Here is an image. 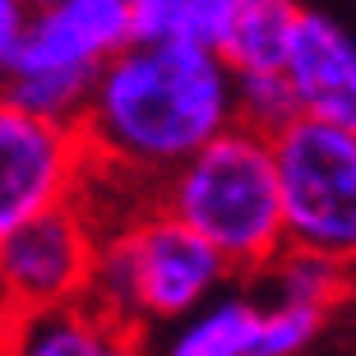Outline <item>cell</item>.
<instances>
[{
  "label": "cell",
  "instance_id": "14",
  "mask_svg": "<svg viewBox=\"0 0 356 356\" xmlns=\"http://www.w3.org/2000/svg\"><path fill=\"white\" fill-rule=\"evenodd\" d=\"M88 83L92 79H83V74H60V70H10L0 79V92L42 120L74 125L88 102Z\"/></svg>",
  "mask_w": 356,
  "mask_h": 356
},
{
  "label": "cell",
  "instance_id": "12",
  "mask_svg": "<svg viewBox=\"0 0 356 356\" xmlns=\"http://www.w3.org/2000/svg\"><path fill=\"white\" fill-rule=\"evenodd\" d=\"M241 282L259 301H301V305L333 310V315L347 305V264L319 250H301V245H282L268 264H259Z\"/></svg>",
  "mask_w": 356,
  "mask_h": 356
},
{
  "label": "cell",
  "instance_id": "3",
  "mask_svg": "<svg viewBox=\"0 0 356 356\" xmlns=\"http://www.w3.org/2000/svg\"><path fill=\"white\" fill-rule=\"evenodd\" d=\"M153 199L199 241H209L236 277L254 273L287 245L273 144H268V134L250 130L241 120L218 130L176 172L162 176L153 185Z\"/></svg>",
  "mask_w": 356,
  "mask_h": 356
},
{
  "label": "cell",
  "instance_id": "6",
  "mask_svg": "<svg viewBox=\"0 0 356 356\" xmlns=\"http://www.w3.org/2000/svg\"><path fill=\"white\" fill-rule=\"evenodd\" d=\"M92 241L97 227L79 199L38 213L0 241V305L10 310V319L79 301L88 291Z\"/></svg>",
  "mask_w": 356,
  "mask_h": 356
},
{
  "label": "cell",
  "instance_id": "11",
  "mask_svg": "<svg viewBox=\"0 0 356 356\" xmlns=\"http://www.w3.org/2000/svg\"><path fill=\"white\" fill-rule=\"evenodd\" d=\"M301 5L296 0H236L218 56L232 74H277L287 60Z\"/></svg>",
  "mask_w": 356,
  "mask_h": 356
},
{
  "label": "cell",
  "instance_id": "8",
  "mask_svg": "<svg viewBox=\"0 0 356 356\" xmlns=\"http://www.w3.org/2000/svg\"><path fill=\"white\" fill-rule=\"evenodd\" d=\"M282 79L291 83L301 116L356 130V38L329 14L301 10L282 60Z\"/></svg>",
  "mask_w": 356,
  "mask_h": 356
},
{
  "label": "cell",
  "instance_id": "18",
  "mask_svg": "<svg viewBox=\"0 0 356 356\" xmlns=\"http://www.w3.org/2000/svg\"><path fill=\"white\" fill-rule=\"evenodd\" d=\"M347 305H356V254L347 259Z\"/></svg>",
  "mask_w": 356,
  "mask_h": 356
},
{
  "label": "cell",
  "instance_id": "19",
  "mask_svg": "<svg viewBox=\"0 0 356 356\" xmlns=\"http://www.w3.org/2000/svg\"><path fill=\"white\" fill-rule=\"evenodd\" d=\"M33 5H51V0H33Z\"/></svg>",
  "mask_w": 356,
  "mask_h": 356
},
{
  "label": "cell",
  "instance_id": "9",
  "mask_svg": "<svg viewBox=\"0 0 356 356\" xmlns=\"http://www.w3.org/2000/svg\"><path fill=\"white\" fill-rule=\"evenodd\" d=\"M0 356H148L144 333L92 301L28 310L0 333Z\"/></svg>",
  "mask_w": 356,
  "mask_h": 356
},
{
  "label": "cell",
  "instance_id": "16",
  "mask_svg": "<svg viewBox=\"0 0 356 356\" xmlns=\"http://www.w3.org/2000/svg\"><path fill=\"white\" fill-rule=\"evenodd\" d=\"M232 92H236V120L259 134H277L291 116H301L282 70L277 74H232Z\"/></svg>",
  "mask_w": 356,
  "mask_h": 356
},
{
  "label": "cell",
  "instance_id": "4",
  "mask_svg": "<svg viewBox=\"0 0 356 356\" xmlns=\"http://www.w3.org/2000/svg\"><path fill=\"white\" fill-rule=\"evenodd\" d=\"M268 144L287 245L347 264L356 254V130L291 116Z\"/></svg>",
  "mask_w": 356,
  "mask_h": 356
},
{
  "label": "cell",
  "instance_id": "13",
  "mask_svg": "<svg viewBox=\"0 0 356 356\" xmlns=\"http://www.w3.org/2000/svg\"><path fill=\"white\" fill-rule=\"evenodd\" d=\"M236 0H125L134 42H181V47H213L227 33Z\"/></svg>",
  "mask_w": 356,
  "mask_h": 356
},
{
  "label": "cell",
  "instance_id": "10",
  "mask_svg": "<svg viewBox=\"0 0 356 356\" xmlns=\"http://www.w3.org/2000/svg\"><path fill=\"white\" fill-rule=\"evenodd\" d=\"M254 305L245 282H227L209 301L185 310L181 319L144 333L148 356H250L254 352Z\"/></svg>",
  "mask_w": 356,
  "mask_h": 356
},
{
  "label": "cell",
  "instance_id": "5",
  "mask_svg": "<svg viewBox=\"0 0 356 356\" xmlns=\"http://www.w3.org/2000/svg\"><path fill=\"white\" fill-rule=\"evenodd\" d=\"M88 181L79 125L42 120L0 92V241L38 213L74 204Z\"/></svg>",
  "mask_w": 356,
  "mask_h": 356
},
{
  "label": "cell",
  "instance_id": "15",
  "mask_svg": "<svg viewBox=\"0 0 356 356\" xmlns=\"http://www.w3.org/2000/svg\"><path fill=\"white\" fill-rule=\"evenodd\" d=\"M254 296V291H250ZM254 315V352L250 356H301L305 347H315L329 329L333 310L319 305H301V301H259Z\"/></svg>",
  "mask_w": 356,
  "mask_h": 356
},
{
  "label": "cell",
  "instance_id": "17",
  "mask_svg": "<svg viewBox=\"0 0 356 356\" xmlns=\"http://www.w3.org/2000/svg\"><path fill=\"white\" fill-rule=\"evenodd\" d=\"M28 14H33V0H0V79L10 74L14 56L24 47Z\"/></svg>",
  "mask_w": 356,
  "mask_h": 356
},
{
  "label": "cell",
  "instance_id": "2",
  "mask_svg": "<svg viewBox=\"0 0 356 356\" xmlns=\"http://www.w3.org/2000/svg\"><path fill=\"white\" fill-rule=\"evenodd\" d=\"M88 218L97 227V241L83 301L125 319L139 333L181 319L236 277L209 241L176 222L153 195H134Z\"/></svg>",
  "mask_w": 356,
  "mask_h": 356
},
{
  "label": "cell",
  "instance_id": "7",
  "mask_svg": "<svg viewBox=\"0 0 356 356\" xmlns=\"http://www.w3.org/2000/svg\"><path fill=\"white\" fill-rule=\"evenodd\" d=\"M130 42L134 33L125 0H51V5H33L24 47L10 70H60L92 79L97 65Z\"/></svg>",
  "mask_w": 356,
  "mask_h": 356
},
{
  "label": "cell",
  "instance_id": "1",
  "mask_svg": "<svg viewBox=\"0 0 356 356\" xmlns=\"http://www.w3.org/2000/svg\"><path fill=\"white\" fill-rule=\"evenodd\" d=\"M232 120V70L213 47L130 42L97 65L74 125L92 176L153 195L162 176Z\"/></svg>",
  "mask_w": 356,
  "mask_h": 356
}]
</instances>
